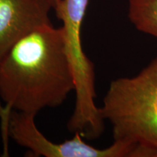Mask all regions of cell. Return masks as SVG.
<instances>
[{
	"label": "cell",
	"instance_id": "obj_7",
	"mask_svg": "<svg viewBox=\"0 0 157 157\" xmlns=\"http://www.w3.org/2000/svg\"><path fill=\"white\" fill-rule=\"evenodd\" d=\"M48 1L51 4V5H52V7L54 8L55 6H56L57 4H58V2L59 1H60V0H48Z\"/></svg>",
	"mask_w": 157,
	"mask_h": 157
},
{
	"label": "cell",
	"instance_id": "obj_5",
	"mask_svg": "<svg viewBox=\"0 0 157 157\" xmlns=\"http://www.w3.org/2000/svg\"><path fill=\"white\" fill-rule=\"evenodd\" d=\"M48 0H0V63L21 39L52 25Z\"/></svg>",
	"mask_w": 157,
	"mask_h": 157
},
{
	"label": "cell",
	"instance_id": "obj_4",
	"mask_svg": "<svg viewBox=\"0 0 157 157\" xmlns=\"http://www.w3.org/2000/svg\"><path fill=\"white\" fill-rule=\"evenodd\" d=\"M36 115L12 110L2 118L4 133L34 156L44 157H130L135 145L113 141L109 147L98 148L90 146L78 133L62 143L49 140L37 128Z\"/></svg>",
	"mask_w": 157,
	"mask_h": 157
},
{
	"label": "cell",
	"instance_id": "obj_6",
	"mask_svg": "<svg viewBox=\"0 0 157 157\" xmlns=\"http://www.w3.org/2000/svg\"><path fill=\"white\" fill-rule=\"evenodd\" d=\"M128 17L137 30L157 39V0H129Z\"/></svg>",
	"mask_w": 157,
	"mask_h": 157
},
{
	"label": "cell",
	"instance_id": "obj_3",
	"mask_svg": "<svg viewBox=\"0 0 157 157\" xmlns=\"http://www.w3.org/2000/svg\"><path fill=\"white\" fill-rule=\"evenodd\" d=\"M89 0H60L53 10L62 21L65 50L75 82L76 103L67 124L71 133L94 140L105 129L100 109L95 105V66L82 48L81 29Z\"/></svg>",
	"mask_w": 157,
	"mask_h": 157
},
{
	"label": "cell",
	"instance_id": "obj_2",
	"mask_svg": "<svg viewBox=\"0 0 157 157\" xmlns=\"http://www.w3.org/2000/svg\"><path fill=\"white\" fill-rule=\"evenodd\" d=\"M99 109L113 140L157 150V57L137 75L113 80Z\"/></svg>",
	"mask_w": 157,
	"mask_h": 157
},
{
	"label": "cell",
	"instance_id": "obj_1",
	"mask_svg": "<svg viewBox=\"0 0 157 157\" xmlns=\"http://www.w3.org/2000/svg\"><path fill=\"white\" fill-rule=\"evenodd\" d=\"M75 82L63 29L41 27L17 43L0 63L1 117L12 110L36 115L62 105Z\"/></svg>",
	"mask_w": 157,
	"mask_h": 157
}]
</instances>
